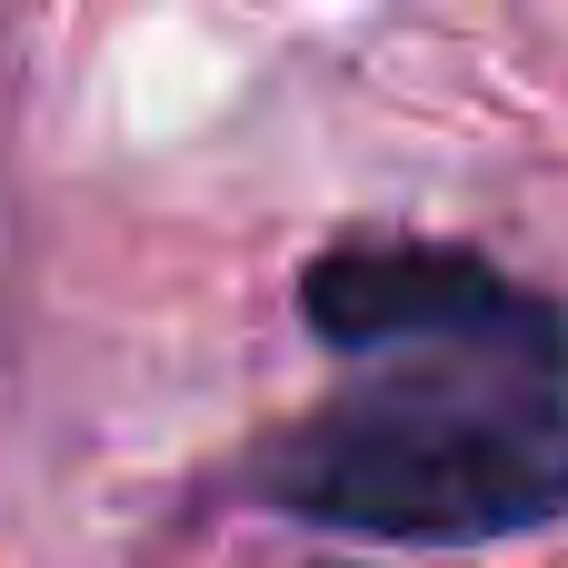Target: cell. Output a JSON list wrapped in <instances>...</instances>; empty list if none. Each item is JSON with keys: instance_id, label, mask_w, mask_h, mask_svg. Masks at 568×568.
I'll return each mask as SVG.
<instances>
[{"instance_id": "6da1fadb", "label": "cell", "mask_w": 568, "mask_h": 568, "mask_svg": "<svg viewBox=\"0 0 568 568\" xmlns=\"http://www.w3.org/2000/svg\"><path fill=\"white\" fill-rule=\"evenodd\" d=\"M300 310L349 379L260 449V499L359 539H509L568 509V320L439 240H339Z\"/></svg>"}]
</instances>
